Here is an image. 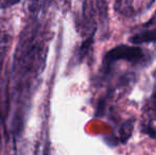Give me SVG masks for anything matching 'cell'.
<instances>
[{"mask_svg":"<svg viewBox=\"0 0 156 155\" xmlns=\"http://www.w3.org/2000/svg\"><path fill=\"white\" fill-rule=\"evenodd\" d=\"M144 58V51L137 45H118L106 52L103 64L105 68H108L115 62L127 61V62H140Z\"/></svg>","mask_w":156,"mask_h":155,"instance_id":"obj_1","label":"cell"},{"mask_svg":"<svg viewBox=\"0 0 156 155\" xmlns=\"http://www.w3.org/2000/svg\"><path fill=\"white\" fill-rule=\"evenodd\" d=\"M129 41L132 44H134V45L156 43V28L155 29L146 30V31L134 34L133 36L129 37Z\"/></svg>","mask_w":156,"mask_h":155,"instance_id":"obj_2","label":"cell"},{"mask_svg":"<svg viewBox=\"0 0 156 155\" xmlns=\"http://www.w3.org/2000/svg\"><path fill=\"white\" fill-rule=\"evenodd\" d=\"M134 128V120H127L121 125L119 130V139L121 143H126L129 139L133 132Z\"/></svg>","mask_w":156,"mask_h":155,"instance_id":"obj_3","label":"cell"},{"mask_svg":"<svg viewBox=\"0 0 156 155\" xmlns=\"http://www.w3.org/2000/svg\"><path fill=\"white\" fill-rule=\"evenodd\" d=\"M116 9L123 15L133 14V0H117Z\"/></svg>","mask_w":156,"mask_h":155,"instance_id":"obj_4","label":"cell"},{"mask_svg":"<svg viewBox=\"0 0 156 155\" xmlns=\"http://www.w3.org/2000/svg\"><path fill=\"white\" fill-rule=\"evenodd\" d=\"M142 132L144 133V134L149 135L150 137H152V138L156 139V130L153 126L151 125H144V129H142Z\"/></svg>","mask_w":156,"mask_h":155,"instance_id":"obj_5","label":"cell"},{"mask_svg":"<svg viewBox=\"0 0 156 155\" xmlns=\"http://www.w3.org/2000/svg\"><path fill=\"white\" fill-rule=\"evenodd\" d=\"M149 107L152 111H156V85H155L154 91H153L152 96H151L150 102H149Z\"/></svg>","mask_w":156,"mask_h":155,"instance_id":"obj_6","label":"cell"}]
</instances>
